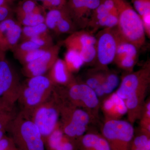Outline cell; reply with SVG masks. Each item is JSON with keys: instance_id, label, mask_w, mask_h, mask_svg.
I'll return each mask as SVG.
<instances>
[{"instance_id": "cell-36", "label": "cell", "mask_w": 150, "mask_h": 150, "mask_svg": "<svg viewBox=\"0 0 150 150\" xmlns=\"http://www.w3.org/2000/svg\"><path fill=\"white\" fill-rule=\"evenodd\" d=\"M141 17L146 35L150 37V11L146 12Z\"/></svg>"}, {"instance_id": "cell-33", "label": "cell", "mask_w": 150, "mask_h": 150, "mask_svg": "<svg viewBox=\"0 0 150 150\" xmlns=\"http://www.w3.org/2000/svg\"><path fill=\"white\" fill-rule=\"evenodd\" d=\"M49 137V146L54 150H56L61 144L64 137L62 129H59L58 126Z\"/></svg>"}, {"instance_id": "cell-31", "label": "cell", "mask_w": 150, "mask_h": 150, "mask_svg": "<svg viewBox=\"0 0 150 150\" xmlns=\"http://www.w3.org/2000/svg\"><path fill=\"white\" fill-rule=\"evenodd\" d=\"M28 40H31L41 48H49L54 45L53 38L49 32L31 38Z\"/></svg>"}, {"instance_id": "cell-5", "label": "cell", "mask_w": 150, "mask_h": 150, "mask_svg": "<svg viewBox=\"0 0 150 150\" xmlns=\"http://www.w3.org/2000/svg\"><path fill=\"white\" fill-rule=\"evenodd\" d=\"M70 103L88 112L93 119L98 115L100 101L93 89L76 80L67 86Z\"/></svg>"}, {"instance_id": "cell-25", "label": "cell", "mask_w": 150, "mask_h": 150, "mask_svg": "<svg viewBox=\"0 0 150 150\" xmlns=\"http://www.w3.org/2000/svg\"><path fill=\"white\" fill-rule=\"evenodd\" d=\"M48 32L49 29L44 23L33 26H22L20 40L23 41L28 40L31 38Z\"/></svg>"}, {"instance_id": "cell-35", "label": "cell", "mask_w": 150, "mask_h": 150, "mask_svg": "<svg viewBox=\"0 0 150 150\" xmlns=\"http://www.w3.org/2000/svg\"><path fill=\"white\" fill-rule=\"evenodd\" d=\"M13 11L11 7V4L0 6V22L7 19L12 18Z\"/></svg>"}, {"instance_id": "cell-4", "label": "cell", "mask_w": 150, "mask_h": 150, "mask_svg": "<svg viewBox=\"0 0 150 150\" xmlns=\"http://www.w3.org/2000/svg\"><path fill=\"white\" fill-rule=\"evenodd\" d=\"M63 118L62 131L69 138H79L84 135L89 124L93 119L85 110L70 103L60 108Z\"/></svg>"}, {"instance_id": "cell-21", "label": "cell", "mask_w": 150, "mask_h": 150, "mask_svg": "<svg viewBox=\"0 0 150 150\" xmlns=\"http://www.w3.org/2000/svg\"><path fill=\"white\" fill-rule=\"evenodd\" d=\"M69 14L67 8L48 11L45 16L44 23L48 29L54 31L59 21Z\"/></svg>"}, {"instance_id": "cell-43", "label": "cell", "mask_w": 150, "mask_h": 150, "mask_svg": "<svg viewBox=\"0 0 150 150\" xmlns=\"http://www.w3.org/2000/svg\"><path fill=\"white\" fill-rule=\"evenodd\" d=\"M4 129L0 130V140L1 139L3 138V136H4Z\"/></svg>"}, {"instance_id": "cell-44", "label": "cell", "mask_w": 150, "mask_h": 150, "mask_svg": "<svg viewBox=\"0 0 150 150\" xmlns=\"http://www.w3.org/2000/svg\"><path fill=\"white\" fill-rule=\"evenodd\" d=\"M10 1H12V2H13L14 1H15V0H10Z\"/></svg>"}, {"instance_id": "cell-1", "label": "cell", "mask_w": 150, "mask_h": 150, "mask_svg": "<svg viewBox=\"0 0 150 150\" xmlns=\"http://www.w3.org/2000/svg\"><path fill=\"white\" fill-rule=\"evenodd\" d=\"M118 13L116 28L121 39L138 49L146 42V33L141 17L126 0H113Z\"/></svg>"}, {"instance_id": "cell-6", "label": "cell", "mask_w": 150, "mask_h": 150, "mask_svg": "<svg viewBox=\"0 0 150 150\" xmlns=\"http://www.w3.org/2000/svg\"><path fill=\"white\" fill-rule=\"evenodd\" d=\"M18 79L15 71L6 59L0 61V111L6 112L12 102L13 89L18 88Z\"/></svg>"}, {"instance_id": "cell-37", "label": "cell", "mask_w": 150, "mask_h": 150, "mask_svg": "<svg viewBox=\"0 0 150 150\" xmlns=\"http://www.w3.org/2000/svg\"><path fill=\"white\" fill-rule=\"evenodd\" d=\"M74 146L71 142L64 137V139L61 144L56 150H74Z\"/></svg>"}, {"instance_id": "cell-15", "label": "cell", "mask_w": 150, "mask_h": 150, "mask_svg": "<svg viewBox=\"0 0 150 150\" xmlns=\"http://www.w3.org/2000/svg\"><path fill=\"white\" fill-rule=\"evenodd\" d=\"M61 42L67 50H75L79 52L86 46L96 44V38L88 30L82 29L70 34Z\"/></svg>"}, {"instance_id": "cell-16", "label": "cell", "mask_w": 150, "mask_h": 150, "mask_svg": "<svg viewBox=\"0 0 150 150\" xmlns=\"http://www.w3.org/2000/svg\"><path fill=\"white\" fill-rule=\"evenodd\" d=\"M49 71L48 77L54 85L68 86L75 80L63 59H57Z\"/></svg>"}, {"instance_id": "cell-39", "label": "cell", "mask_w": 150, "mask_h": 150, "mask_svg": "<svg viewBox=\"0 0 150 150\" xmlns=\"http://www.w3.org/2000/svg\"><path fill=\"white\" fill-rule=\"evenodd\" d=\"M9 142L8 139L3 138L0 140V150H7L9 146Z\"/></svg>"}, {"instance_id": "cell-38", "label": "cell", "mask_w": 150, "mask_h": 150, "mask_svg": "<svg viewBox=\"0 0 150 150\" xmlns=\"http://www.w3.org/2000/svg\"><path fill=\"white\" fill-rule=\"evenodd\" d=\"M8 116L5 112L0 111V130L4 129L8 123Z\"/></svg>"}, {"instance_id": "cell-27", "label": "cell", "mask_w": 150, "mask_h": 150, "mask_svg": "<svg viewBox=\"0 0 150 150\" xmlns=\"http://www.w3.org/2000/svg\"><path fill=\"white\" fill-rule=\"evenodd\" d=\"M49 48H39V49L32 50L28 52L19 54L14 57L17 59L19 62H20L21 64L25 65L40 58L46 53V51Z\"/></svg>"}, {"instance_id": "cell-12", "label": "cell", "mask_w": 150, "mask_h": 150, "mask_svg": "<svg viewBox=\"0 0 150 150\" xmlns=\"http://www.w3.org/2000/svg\"><path fill=\"white\" fill-rule=\"evenodd\" d=\"M60 110L54 105L39 107L34 115L33 122L42 137L49 136L58 126Z\"/></svg>"}, {"instance_id": "cell-17", "label": "cell", "mask_w": 150, "mask_h": 150, "mask_svg": "<svg viewBox=\"0 0 150 150\" xmlns=\"http://www.w3.org/2000/svg\"><path fill=\"white\" fill-rule=\"evenodd\" d=\"M79 140L81 150H110L107 141L100 134H85Z\"/></svg>"}, {"instance_id": "cell-28", "label": "cell", "mask_w": 150, "mask_h": 150, "mask_svg": "<svg viewBox=\"0 0 150 150\" xmlns=\"http://www.w3.org/2000/svg\"><path fill=\"white\" fill-rule=\"evenodd\" d=\"M139 120L140 131L150 136V100L145 101Z\"/></svg>"}, {"instance_id": "cell-22", "label": "cell", "mask_w": 150, "mask_h": 150, "mask_svg": "<svg viewBox=\"0 0 150 150\" xmlns=\"http://www.w3.org/2000/svg\"><path fill=\"white\" fill-rule=\"evenodd\" d=\"M44 10L35 0H23L18 4L15 10L16 17Z\"/></svg>"}, {"instance_id": "cell-13", "label": "cell", "mask_w": 150, "mask_h": 150, "mask_svg": "<svg viewBox=\"0 0 150 150\" xmlns=\"http://www.w3.org/2000/svg\"><path fill=\"white\" fill-rule=\"evenodd\" d=\"M100 107L104 116L105 121L120 120L127 114V108L124 100L115 92L105 98L100 103Z\"/></svg>"}, {"instance_id": "cell-7", "label": "cell", "mask_w": 150, "mask_h": 150, "mask_svg": "<svg viewBox=\"0 0 150 150\" xmlns=\"http://www.w3.org/2000/svg\"><path fill=\"white\" fill-rule=\"evenodd\" d=\"M150 83V63L148 61L139 70L125 75L115 92L124 100L135 90Z\"/></svg>"}, {"instance_id": "cell-32", "label": "cell", "mask_w": 150, "mask_h": 150, "mask_svg": "<svg viewBox=\"0 0 150 150\" xmlns=\"http://www.w3.org/2000/svg\"><path fill=\"white\" fill-rule=\"evenodd\" d=\"M41 3V7L44 10L59 9L67 7L68 0H35Z\"/></svg>"}, {"instance_id": "cell-40", "label": "cell", "mask_w": 150, "mask_h": 150, "mask_svg": "<svg viewBox=\"0 0 150 150\" xmlns=\"http://www.w3.org/2000/svg\"><path fill=\"white\" fill-rule=\"evenodd\" d=\"M130 150H150V142H149L144 146L135 148V149H132Z\"/></svg>"}, {"instance_id": "cell-11", "label": "cell", "mask_w": 150, "mask_h": 150, "mask_svg": "<svg viewBox=\"0 0 150 150\" xmlns=\"http://www.w3.org/2000/svg\"><path fill=\"white\" fill-rule=\"evenodd\" d=\"M22 27L13 18L0 22V51H13L21 40Z\"/></svg>"}, {"instance_id": "cell-18", "label": "cell", "mask_w": 150, "mask_h": 150, "mask_svg": "<svg viewBox=\"0 0 150 150\" xmlns=\"http://www.w3.org/2000/svg\"><path fill=\"white\" fill-rule=\"evenodd\" d=\"M119 83V79L118 74L114 72L109 71L108 69L105 70L102 82L94 90L99 100L102 98L104 99L112 93L118 87Z\"/></svg>"}, {"instance_id": "cell-23", "label": "cell", "mask_w": 150, "mask_h": 150, "mask_svg": "<svg viewBox=\"0 0 150 150\" xmlns=\"http://www.w3.org/2000/svg\"><path fill=\"white\" fill-rule=\"evenodd\" d=\"M77 29L69 14H68L59 21L53 32L57 35L71 34L77 30Z\"/></svg>"}, {"instance_id": "cell-14", "label": "cell", "mask_w": 150, "mask_h": 150, "mask_svg": "<svg viewBox=\"0 0 150 150\" xmlns=\"http://www.w3.org/2000/svg\"><path fill=\"white\" fill-rule=\"evenodd\" d=\"M19 133L28 150H44L42 136L33 121L24 120L19 127Z\"/></svg>"}, {"instance_id": "cell-3", "label": "cell", "mask_w": 150, "mask_h": 150, "mask_svg": "<svg viewBox=\"0 0 150 150\" xmlns=\"http://www.w3.org/2000/svg\"><path fill=\"white\" fill-rule=\"evenodd\" d=\"M96 38V68L108 69V66L113 62L117 47L122 40L116 27L103 28L95 36Z\"/></svg>"}, {"instance_id": "cell-26", "label": "cell", "mask_w": 150, "mask_h": 150, "mask_svg": "<svg viewBox=\"0 0 150 150\" xmlns=\"http://www.w3.org/2000/svg\"><path fill=\"white\" fill-rule=\"evenodd\" d=\"M105 70L96 68L89 71L84 83L95 90L102 82Z\"/></svg>"}, {"instance_id": "cell-42", "label": "cell", "mask_w": 150, "mask_h": 150, "mask_svg": "<svg viewBox=\"0 0 150 150\" xmlns=\"http://www.w3.org/2000/svg\"><path fill=\"white\" fill-rule=\"evenodd\" d=\"M5 59H6L5 53H3L0 51V61Z\"/></svg>"}, {"instance_id": "cell-41", "label": "cell", "mask_w": 150, "mask_h": 150, "mask_svg": "<svg viewBox=\"0 0 150 150\" xmlns=\"http://www.w3.org/2000/svg\"><path fill=\"white\" fill-rule=\"evenodd\" d=\"M13 2L10 0H0V6L6 4H11Z\"/></svg>"}, {"instance_id": "cell-24", "label": "cell", "mask_w": 150, "mask_h": 150, "mask_svg": "<svg viewBox=\"0 0 150 150\" xmlns=\"http://www.w3.org/2000/svg\"><path fill=\"white\" fill-rule=\"evenodd\" d=\"M138 49L131 43L121 40L118 44L113 62L129 56H138Z\"/></svg>"}, {"instance_id": "cell-2", "label": "cell", "mask_w": 150, "mask_h": 150, "mask_svg": "<svg viewBox=\"0 0 150 150\" xmlns=\"http://www.w3.org/2000/svg\"><path fill=\"white\" fill-rule=\"evenodd\" d=\"M101 135L107 141L110 150H130L134 129L129 121L121 119L105 121Z\"/></svg>"}, {"instance_id": "cell-20", "label": "cell", "mask_w": 150, "mask_h": 150, "mask_svg": "<svg viewBox=\"0 0 150 150\" xmlns=\"http://www.w3.org/2000/svg\"><path fill=\"white\" fill-rule=\"evenodd\" d=\"M45 10L38 11L32 13L16 17L17 21L23 26H30L43 23L45 22Z\"/></svg>"}, {"instance_id": "cell-8", "label": "cell", "mask_w": 150, "mask_h": 150, "mask_svg": "<svg viewBox=\"0 0 150 150\" xmlns=\"http://www.w3.org/2000/svg\"><path fill=\"white\" fill-rule=\"evenodd\" d=\"M100 0H68L67 8L77 28L84 29Z\"/></svg>"}, {"instance_id": "cell-10", "label": "cell", "mask_w": 150, "mask_h": 150, "mask_svg": "<svg viewBox=\"0 0 150 150\" xmlns=\"http://www.w3.org/2000/svg\"><path fill=\"white\" fill-rule=\"evenodd\" d=\"M62 45L60 42L49 48L43 56L28 64L23 65V72L29 78L44 75L50 70L56 60Z\"/></svg>"}, {"instance_id": "cell-29", "label": "cell", "mask_w": 150, "mask_h": 150, "mask_svg": "<svg viewBox=\"0 0 150 150\" xmlns=\"http://www.w3.org/2000/svg\"><path fill=\"white\" fill-rule=\"evenodd\" d=\"M81 58L84 64L95 63L96 58V44L84 47L79 51Z\"/></svg>"}, {"instance_id": "cell-9", "label": "cell", "mask_w": 150, "mask_h": 150, "mask_svg": "<svg viewBox=\"0 0 150 150\" xmlns=\"http://www.w3.org/2000/svg\"><path fill=\"white\" fill-rule=\"evenodd\" d=\"M53 85L50 79L44 75L29 78L23 91L26 104L32 107L40 104L45 94L51 90Z\"/></svg>"}, {"instance_id": "cell-19", "label": "cell", "mask_w": 150, "mask_h": 150, "mask_svg": "<svg viewBox=\"0 0 150 150\" xmlns=\"http://www.w3.org/2000/svg\"><path fill=\"white\" fill-rule=\"evenodd\" d=\"M64 60L68 69L72 73L78 71L84 64L79 53L75 50H67Z\"/></svg>"}, {"instance_id": "cell-30", "label": "cell", "mask_w": 150, "mask_h": 150, "mask_svg": "<svg viewBox=\"0 0 150 150\" xmlns=\"http://www.w3.org/2000/svg\"><path fill=\"white\" fill-rule=\"evenodd\" d=\"M138 56H129L114 62L117 67L128 73L133 71L138 61Z\"/></svg>"}, {"instance_id": "cell-34", "label": "cell", "mask_w": 150, "mask_h": 150, "mask_svg": "<svg viewBox=\"0 0 150 150\" xmlns=\"http://www.w3.org/2000/svg\"><path fill=\"white\" fill-rule=\"evenodd\" d=\"M134 9L140 16L150 11V0H132Z\"/></svg>"}]
</instances>
